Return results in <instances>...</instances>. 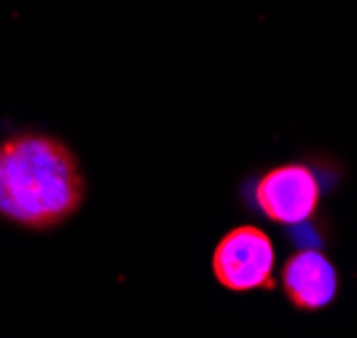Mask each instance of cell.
Listing matches in <instances>:
<instances>
[{
  "instance_id": "7a4b0ae2",
  "label": "cell",
  "mask_w": 357,
  "mask_h": 338,
  "mask_svg": "<svg viewBox=\"0 0 357 338\" xmlns=\"http://www.w3.org/2000/svg\"><path fill=\"white\" fill-rule=\"evenodd\" d=\"M322 201V180L314 167L290 161L264 172L252 185L255 210L271 223L301 226L312 220Z\"/></svg>"
},
{
  "instance_id": "3957f363",
  "label": "cell",
  "mask_w": 357,
  "mask_h": 338,
  "mask_svg": "<svg viewBox=\"0 0 357 338\" xmlns=\"http://www.w3.org/2000/svg\"><path fill=\"white\" fill-rule=\"evenodd\" d=\"M274 245L258 226H236L213 252V274L226 290L248 293L274 285Z\"/></svg>"
},
{
  "instance_id": "277c9868",
  "label": "cell",
  "mask_w": 357,
  "mask_h": 338,
  "mask_svg": "<svg viewBox=\"0 0 357 338\" xmlns=\"http://www.w3.org/2000/svg\"><path fill=\"white\" fill-rule=\"evenodd\" d=\"M282 290L296 309L317 312L336 301L339 271L320 249H301L282 266Z\"/></svg>"
},
{
  "instance_id": "6da1fadb",
  "label": "cell",
  "mask_w": 357,
  "mask_h": 338,
  "mask_svg": "<svg viewBox=\"0 0 357 338\" xmlns=\"http://www.w3.org/2000/svg\"><path fill=\"white\" fill-rule=\"evenodd\" d=\"M86 180L68 145L24 129L0 143V217L30 231L56 229L81 210Z\"/></svg>"
}]
</instances>
